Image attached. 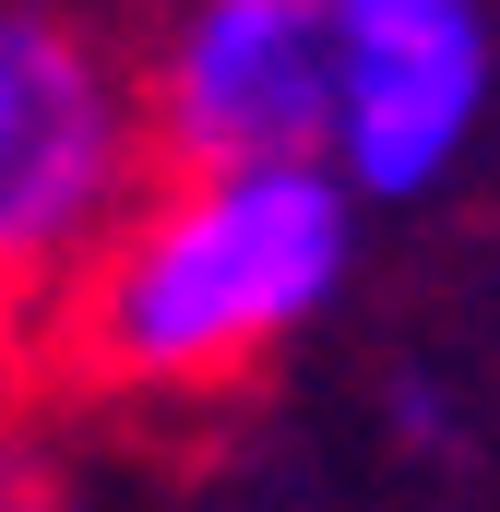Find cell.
Returning a JSON list of instances; mask_svg holds the SVG:
<instances>
[{"label":"cell","mask_w":500,"mask_h":512,"mask_svg":"<svg viewBox=\"0 0 500 512\" xmlns=\"http://www.w3.org/2000/svg\"><path fill=\"white\" fill-rule=\"evenodd\" d=\"M334 60H346V0H203L167 24V48L143 72V143L179 179L322 167Z\"/></svg>","instance_id":"2"},{"label":"cell","mask_w":500,"mask_h":512,"mask_svg":"<svg viewBox=\"0 0 500 512\" xmlns=\"http://www.w3.org/2000/svg\"><path fill=\"white\" fill-rule=\"evenodd\" d=\"M358 262V191L334 167L179 179L84 274V346L120 382H203L310 334Z\"/></svg>","instance_id":"1"},{"label":"cell","mask_w":500,"mask_h":512,"mask_svg":"<svg viewBox=\"0 0 500 512\" xmlns=\"http://www.w3.org/2000/svg\"><path fill=\"white\" fill-rule=\"evenodd\" d=\"M393 405H405V429H417V441H441V382H429V370H405Z\"/></svg>","instance_id":"5"},{"label":"cell","mask_w":500,"mask_h":512,"mask_svg":"<svg viewBox=\"0 0 500 512\" xmlns=\"http://www.w3.org/2000/svg\"><path fill=\"white\" fill-rule=\"evenodd\" d=\"M143 96L60 12H0V286H36L120 227Z\"/></svg>","instance_id":"3"},{"label":"cell","mask_w":500,"mask_h":512,"mask_svg":"<svg viewBox=\"0 0 500 512\" xmlns=\"http://www.w3.org/2000/svg\"><path fill=\"white\" fill-rule=\"evenodd\" d=\"M0 512H24V501H0Z\"/></svg>","instance_id":"6"},{"label":"cell","mask_w":500,"mask_h":512,"mask_svg":"<svg viewBox=\"0 0 500 512\" xmlns=\"http://www.w3.org/2000/svg\"><path fill=\"white\" fill-rule=\"evenodd\" d=\"M500 96V36L465 0H346V60H334V179L358 203H429Z\"/></svg>","instance_id":"4"}]
</instances>
